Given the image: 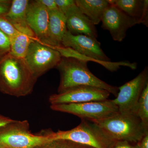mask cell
Masks as SVG:
<instances>
[{
	"label": "cell",
	"mask_w": 148,
	"mask_h": 148,
	"mask_svg": "<svg viewBox=\"0 0 148 148\" xmlns=\"http://www.w3.org/2000/svg\"><path fill=\"white\" fill-rule=\"evenodd\" d=\"M88 61L84 59L62 56L56 67L60 75L58 93L77 86H90L107 90L116 97L118 87L108 84L94 75L88 69Z\"/></svg>",
	"instance_id": "cell-2"
},
{
	"label": "cell",
	"mask_w": 148,
	"mask_h": 148,
	"mask_svg": "<svg viewBox=\"0 0 148 148\" xmlns=\"http://www.w3.org/2000/svg\"><path fill=\"white\" fill-rule=\"evenodd\" d=\"M148 83L147 66L137 77L118 87L116 98L112 100L121 113L133 112L144 88Z\"/></svg>",
	"instance_id": "cell-9"
},
{
	"label": "cell",
	"mask_w": 148,
	"mask_h": 148,
	"mask_svg": "<svg viewBox=\"0 0 148 148\" xmlns=\"http://www.w3.org/2000/svg\"><path fill=\"white\" fill-rule=\"evenodd\" d=\"M58 9L65 14L72 6L76 4L75 0H55Z\"/></svg>",
	"instance_id": "cell-23"
},
{
	"label": "cell",
	"mask_w": 148,
	"mask_h": 148,
	"mask_svg": "<svg viewBox=\"0 0 148 148\" xmlns=\"http://www.w3.org/2000/svg\"><path fill=\"white\" fill-rule=\"evenodd\" d=\"M133 113L140 119L148 131V83L144 88Z\"/></svg>",
	"instance_id": "cell-19"
},
{
	"label": "cell",
	"mask_w": 148,
	"mask_h": 148,
	"mask_svg": "<svg viewBox=\"0 0 148 148\" xmlns=\"http://www.w3.org/2000/svg\"><path fill=\"white\" fill-rule=\"evenodd\" d=\"M14 120L9 117L4 116L0 114V127L8 124Z\"/></svg>",
	"instance_id": "cell-28"
},
{
	"label": "cell",
	"mask_w": 148,
	"mask_h": 148,
	"mask_svg": "<svg viewBox=\"0 0 148 148\" xmlns=\"http://www.w3.org/2000/svg\"><path fill=\"white\" fill-rule=\"evenodd\" d=\"M140 24H143L146 27L148 26V1L144 0V8L142 17L140 19Z\"/></svg>",
	"instance_id": "cell-26"
},
{
	"label": "cell",
	"mask_w": 148,
	"mask_h": 148,
	"mask_svg": "<svg viewBox=\"0 0 148 148\" xmlns=\"http://www.w3.org/2000/svg\"><path fill=\"white\" fill-rule=\"evenodd\" d=\"M110 94L107 90L98 88L80 86L52 94L49 98V102L51 105L103 101L108 100Z\"/></svg>",
	"instance_id": "cell-11"
},
{
	"label": "cell",
	"mask_w": 148,
	"mask_h": 148,
	"mask_svg": "<svg viewBox=\"0 0 148 148\" xmlns=\"http://www.w3.org/2000/svg\"><path fill=\"white\" fill-rule=\"evenodd\" d=\"M67 31L74 35H84L97 39L98 32L95 25L75 4L64 14Z\"/></svg>",
	"instance_id": "cell-13"
},
{
	"label": "cell",
	"mask_w": 148,
	"mask_h": 148,
	"mask_svg": "<svg viewBox=\"0 0 148 148\" xmlns=\"http://www.w3.org/2000/svg\"><path fill=\"white\" fill-rule=\"evenodd\" d=\"M37 79L24 58L10 53L0 62V92L3 94L17 98L30 95Z\"/></svg>",
	"instance_id": "cell-1"
},
{
	"label": "cell",
	"mask_w": 148,
	"mask_h": 148,
	"mask_svg": "<svg viewBox=\"0 0 148 148\" xmlns=\"http://www.w3.org/2000/svg\"><path fill=\"white\" fill-rule=\"evenodd\" d=\"M77 127L68 130H45L51 141L66 140L94 148H108L112 141L92 122L81 119Z\"/></svg>",
	"instance_id": "cell-5"
},
{
	"label": "cell",
	"mask_w": 148,
	"mask_h": 148,
	"mask_svg": "<svg viewBox=\"0 0 148 148\" xmlns=\"http://www.w3.org/2000/svg\"><path fill=\"white\" fill-rule=\"evenodd\" d=\"M62 56L54 48L35 40L30 44L24 58L25 63L37 79L56 68Z\"/></svg>",
	"instance_id": "cell-8"
},
{
	"label": "cell",
	"mask_w": 148,
	"mask_h": 148,
	"mask_svg": "<svg viewBox=\"0 0 148 148\" xmlns=\"http://www.w3.org/2000/svg\"><path fill=\"white\" fill-rule=\"evenodd\" d=\"M112 142L138 143L147 132L140 119L133 112L118 113L108 118L91 121Z\"/></svg>",
	"instance_id": "cell-3"
},
{
	"label": "cell",
	"mask_w": 148,
	"mask_h": 148,
	"mask_svg": "<svg viewBox=\"0 0 148 148\" xmlns=\"http://www.w3.org/2000/svg\"><path fill=\"white\" fill-rule=\"evenodd\" d=\"M49 13L46 9L36 1H29L27 13V24L38 40L42 42L47 33Z\"/></svg>",
	"instance_id": "cell-12"
},
{
	"label": "cell",
	"mask_w": 148,
	"mask_h": 148,
	"mask_svg": "<svg viewBox=\"0 0 148 148\" xmlns=\"http://www.w3.org/2000/svg\"><path fill=\"white\" fill-rule=\"evenodd\" d=\"M35 148H94L66 140H55L49 141Z\"/></svg>",
	"instance_id": "cell-20"
},
{
	"label": "cell",
	"mask_w": 148,
	"mask_h": 148,
	"mask_svg": "<svg viewBox=\"0 0 148 148\" xmlns=\"http://www.w3.org/2000/svg\"><path fill=\"white\" fill-rule=\"evenodd\" d=\"M50 141L45 130L32 133L27 120H14L0 127V145L5 148H35Z\"/></svg>",
	"instance_id": "cell-4"
},
{
	"label": "cell",
	"mask_w": 148,
	"mask_h": 148,
	"mask_svg": "<svg viewBox=\"0 0 148 148\" xmlns=\"http://www.w3.org/2000/svg\"><path fill=\"white\" fill-rule=\"evenodd\" d=\"M50 108L52 110L71 114L81 119L90 121L105 119L119 112L112 100L108 99L84 103L51 105Z\"/></svg>",
	"instance_id": "cell-7"
},
{
	"label": "cell",
	"mask_w": 148,
	"mask_h": 148,
	"mask_svg": "<svg viewBox=\"0 0 148 148\" xmlns=\"http://www.w3.org/2000/svg\"><path fill=\"white\" fill-rule=\"evenodd\" d=\"M36 40L33 32H18L16 37L10 41V54L18 58H24L30 44Z\"/></svg>",
	"instance_id": "cell-17"
},
{
	"label": "cell",
	"mask_w": 148,
	"mask_h": 148,
	"mask_svg": "<svg viewBox=\"0 0 148 148\" xmlns=\"http://www.w3.org/2000/svg\"><path fill=\"white\" fill-rule=\"evenodd\" d=\"M101 21L103 29L109 31L114 40L119 42L124 39L128 29L140 24V20L128 16L110 3Z\"/></svg>",
	"instance_id": "cell-10"
},
{
	"label": "cell",
	"mask_w": 148,
	"mask_h": 148,
	"mask_svg": "<svg viewBox=\"0 0 148 148\" xmlns=\"http://www.w3.org/2000/svg\"><path fill=\"white\" fill-rule=\"evenodd\" d=\"M49 13L47 33L42 43L53 48L61 47L62 40L67 31L66 16L59 10L49 12Z\"/></svg>",
	"instance_id": "cell-14"
},
{
	"label": "cell",
	"mask_w": 148,
	"mask_h": 148,
	"mask_svg": "<svg viewBox=\"0 0 148 148\" xmlns=\"http://www.w3.org/2000/svg\"><path fill=\"white\" fill-rule=\"evenodd\" d=\"M0 30L7 36L10 41L16 37L18 32L4 16H0Z\"/></svg>",
	"instance_id": "cell-21"
},
{
	"label": "cell",
	"mask_w": 148,
	"mask_h": 148,
	"mask_svg": "<svg viewBox=\"0 0 148 148\" xmlns=\"http://www.w3.org/2000/svg\"><path fill=\"white\" fill-rule=\"evenodd\" d=\"M10 52L9 38L0 30V62Z\"/></svg>",
	"instance_id": "cell-22"
},
{
	"label": "cell",
	"mask_w": 148,
	"mask_h": 148,
	"mask_svg": "<svg viewBox=\"0 0 148 148\" xmlns=\"http://www.w3.org/2000/svg\"><path fill=\"white\" fill-rule=\"evenodd\" d=\"M135 148H148V132L143 136L142 139L138 142Z\"/></svg>",
	"instance_id": "cell-27"
},
{
	"label": "cell",
	"mask_w": 148,
	"mask_h": 148,
	"mask_svg": "<svg viewBox=\"0 0 148 148\" xmlns=\"http://www.w3.org/2000/svg\"><path fill=\"white\" fill-rule=\"evenodd\" d=\"M0 148H5L4 147H3L1 145H0Z\"/></svg>",
	"instance_id": "cell-30"
},
{
	"label": "cell",
	"mask_w": 148,
	"mask_h": 148,
	"mask_svg": "<svg viewBox=\"0 0 148 148\" xmlns=\"http://www.w3.org/2000/svg\"><path fill=\"white\" fill-rule=\"evenodd\" d=\"M62 45L73 49L69 54L70 57L87 61H99L101 64L104 63L110 71L112 70L107 64L116 71L119 68V64L110 63V59L101 48V43L95 38L84 35H74L67 31L62 40Z\"/></svg>",
	"instance_id": "cell-6"
},
{
	"label": "cell",
	"mask_w": 148,
	"mask_h": 148,
	"mask_svg": "<svg viewBox=\"0 0 148 148\" xmlns=\"http://www.w3.org/2000/svg\"><path fill=\"white\" fill-rule=\"evenodd\" d=\"M48 12L58 10L55 0H37Z\"/></svg>",
	"instance_id": "cell-24"
},
{
	"label": "cell",
	"mask_w": 148,
	"mask_h": 148,
	"mask_svg": "<svg viewBox=\"0 0 148 148\" xmlns=\"http://www.w3.org/2000/svg\"><path fill=\"white\" fill-rule=\"evenodd\" d=\"M108 148H135L130 145L129 142L125 141H113Z\"/></svg>",
	"instance_id": "cell-25"
},
{
	"label": "cell",
	"mask_w": 148,
	"mask_h": 148,
	"mask_svg": "<svg viewBox=\"0 0 148 148\" xmlns=\"http://www.w3.org/2000/svg\"><path fill=\"white\" fill-rule=\"evenodd\" d=\"M29 2L28 0H13L8 12L4 16L18 32H33L27 21Z\"/></svg>",
	"instance_id": "cell-15"
},
{
	"label": "cell",
	"mask_w": 148,
	"mask_h": 148,
	"mask_svg": "<svg viewBox=\"0 0 148 148\" xmlns=\"http://www.w3.org/2000/svg\"><path fill=\"white\" fill-rule=\"evenodd\" d=\"M109 1L128 16L140 20V22L144 0H109Z\"/></svg>",
	"instance_id": "cell-18"
},
{
	"label": "cell",
	"mask_w": 148,
	"mask_h": 148,
	"mask_svg": "<svg viewBox=\"0 0 148 148\" xmlns=\"http://www.w3.org/2000/svg\"><path fill=\"white\" fill-rule=\"evenodd\" d=\"M11 5H5L0 3V16H4L7 13L10 8Z\"/></svg>",
	"instance_id": "cell-29"
},
{
	"label": "cell",
	"mask_w": 148,
	"mask_h": 148,
	"mask_svg": "<svg viewBox=\"0 0 148 148\" xmlns=\"http://www.w3.org/2000/svg\"><path fill=\"white\" fill-rule=\"evenodd\" d=\"M75 3L81 11L95 25L101 22L103 14L110 5L108 0H76Z\"/></svg>",
	"instance_id": "cell-16"
}]
</instances>
